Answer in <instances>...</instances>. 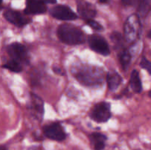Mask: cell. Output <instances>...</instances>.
<instances>
[{"label":"cell","mask_w":151,"mask_h":150,"mask_svg":"<svg viewBox=\"0 0 151 150\" xmlns=\"http://www.w3.org/2000/svg\"><path fill=\"white\" fill-rule=\"evenodd\" d=\"M91 119L98 123L108 121L111 117V104L106 101H102L96 104L91 111Z\"/></svg>","instance_id":"cell-4"},{"label":"cell","mask_w":151,"mask_h":150,"mask_svg":"<svg viewBox=\"0 0 151 150\" xmlns=\"http://www.w3.org/2000/svg\"><path fill=\"white\" fill-rule=\"evenodd\" d=\"M86 23L88 26H91V28L95 29V30L101 31L103 30V26H102L99 22H97L96 21H94V19H88V20L86 21Z\"/></svg>","instance_id":"cell-19"},{"label":"cell","mask_w":151,"mask_h":150,"mask_svg":"<svg viewBox=\"0 0 151 150\" xmlns=\"http://www.w3.org/2000/svg\"><path fill=\"white\" fill-rule=\"evenodd\" d=\"M111 41H113L114 45L116 46H121V45H122L123 40H122V35L119 32H113L111 34Z\"/></svg>","instance_id":"cell-18"},{"label":"cell","mask_w":151,"mask_h":150,"mask_svg":"<svg viewBox=\"0 0 151 150\" xmlns=\"http://www.w3.org/2000/svg\"><path fill=\"white\" fill-rule=\"evenodd\" d=\"M78 13L86 21L93 19L97 14V11L94 5L85 0H77Z\"/></svg>","instance_id":"cell-10"},{"label":"cell","mask_w":151,"mask_h":150,"mask_svg":"<svg viewBox=\"0 0 151 150\" xmlns=\"http://www.w3.org/2000/svg\"><path fill=\"white\" fill-rule=\"evenodd\" d=\"M58 36L62 42L68 45H79L85 41L83 32L77 26L68 24L59 26Z\"/></svg>","instance_id":"cell-2"},{"label":"cell","mask_w":151,"mask_h":150,"mask_svg":"<svg viewBox=\"0 0 151 150\" xmlns=\"http://www.w3.org/2000/svg\"><path fill=\"white\" fill-rule=\"evenodd\" d=\"M88 44L93 51L102 55L107 56L110 54V49L107 41L100 35H91L88 38Z\"/></svg>","instance_id":"cell-6"},{"label":"cell","mask_w":151,"mask_h":150,"mask_svg":"<svg viewBox=\"0 0 151 150\" xmlns=\"http://www.w3.org/2000/svg\"><path fill=\"white\" fill-rule=\"evenodd\" d=\"M47 11V6L42 0H27L24 13L27 15L42 14Z\"/></svg>","instance_id":"cell-11"},{"label":"cell","mask_w":151,"mask_h":150,"mask_svg":"<svg viewBox=\"0 0 151 150\" xmlns=\"http://www.w3.org/2000/svg\"><path fill=\"white\" fill-rule=\"evenodd\" d=\"M30 110L32 113L35 116V117L39 119H42L44 113V101L38 96L35 94H31V102H30Z\"/></svg>","instance_id":"cell-12"},{"label":"cell","mask_w":151,"mask_h":150,"mask_svg":"<svg viewBox=\"0 0 151 150\" xmlns=\"http://www.w3.org/2000/svg\"><path fill=\"white\" fill-rule=\"evenodd\" d=\"M142 26L139 17L137 15H131L127 19L124 26V36L128 43H134L140 36Z\"/></svg>","instance_id":"cell-3"},{"label":"cell","mask_w":151,"mask_h":150,"mask_svg":"<svg viewBox=\"0 0 151 150\" xmlns=\"http://www.w3.org/2000/svg\"><path fill=\"white\" fill-rule=\"evenodd\" d=\"M109 1V0H99V2L102 3V4H105V3H107Z\"/></svg>","instance_id":"cell-24"},{"label":"cell","mask_w":151,"mask_h":150,"mask_svg":"<svg viewBox=\"0 0 151 150\" xmlns=\"http://www.w3.org/2000/svg\"><path fill=\"white\" fill-rule=\"evenodd\" d=\"M7 51L11 59L19 62L21 64L29 63L27 50L23 44L20 43H13L7 46Z\"/></svg>","instance_id":"cell-5"},{"label":"cell","mask_w":151,"mask_h":150,"mask_svg":"<svg viewBox=\"0 0 151 150\" xmlns=\"http://www.w3.org/2000/svg\"><path fill=\"white\" fill-rule=\"evenodd\" d=\"M54 71L57 74H62V71L60 70V69L58 68H54Z\"/></svg>","instance_id":"cell-23"},{"label":"cell","mask_w":151,"mask_h":150,"mask_svg":"<svg viewBox=\"0 0 151 150\" xmlns=\"http://www.w3.org/2000/svg\"><path fill=\"white\" fill-rule=\"evenodd\" d=\"M1 2H2V0H0V7H1Z\"/></svg>","instance_id":"cell-26"},{"label":"cell","mask_w":151,"mask_h":150,"mask_svg":"<svg viewBox=\"0 0 151 150\" xmlns=\"http://www.w3.org/2000/svg\"><path fill=\"white\" fill-rule=\"evenodd\" d=\"M3 68L8 69L13 72H16V73H19L22 71V64L13 59L8 60L5 64L3 65Z\"/></svg>","instance_id":"cell-17"},{"label":"cell","mask_w":151,"mask_h":150,"mask_svg":"<svg viewBox=\"0 0 151 150\" xmlns=\"http://www.w3.org/2000/svg\"><path fill=\"white\" fill-rule=\"evenodd\" d=\"M44 3H49V4H55L57 0H42Z\"/></svg>","instance_id":"cell-22"},{"label":"cell","mask_w":151,"mask_h":150,"mask_svg":"<svg viewBox=\"0 0 151 150\" xmlns=\"http://www.w3.org/2000/svg\"><path fill=\"white\" fill-rule=\"evenodd\" d=\"M108 86L111 91H115L122 82V76L116 71H110L106 76Z\"/></svg>","instance_id":"cell-13"},{"label":"cell","mask_w":151,"mask_h":150,"mask_svg":"<svg viewBox=\"0 0 151 150\" xmlns=\"http://www.w3.org/2000/svg\"><path fill=\"white\" fill-rule=\"evenodd\" d=\"M0 150H7V149L4 146H0Z\"/></svg>","instance_id":"cell-25"},{"label":"cell","mask_w":151,"mask_h":150,"mask_svg":"<svg viewBox=\"0 0 151 150\" xmlns=\"http://www.w3.org/2000/svg\"><path fill=\"white\" fill-rule=\"evenodd\" d=\"M74 76L81 84L87 86H97L103 82L104 72L101 68L88 65H81L72 69Z\"/></svg>","instance_id":"cell-1"},{"label":"cell","mask_w":151,"mask_h":150,"mask_svg":"<svg viewBox=\"0 0 151 150\" xmlns=\"http://www.w3.org/2000/svg\"><path fill=\"white\" fill-rule=\"evenodd\" d=\"M50 14L52 17L61 21H73L78 18L70 7L65 5L55 6L50 10Z\"/></svg>","instance_id":"cell-8"},{"label":"cell","mask_w":151,"mask_h":150,"mask_svg":"<svg viewBox=\"0 0 151 150\" xmlns=\"http://www.w3.org/2000/svg\"><path fill=\"white\" fill-rule=\"evenodd\" d=\"M119 61L124 70H126L129 66L131 61V54L127 49H124L120 51L119 54Z\"/></svg>","instance_id":"cell-16"},{"label":"cell","mask_w":151,"mask_h":150,"mask_svg":"<svg viewBox=\"0 0 151 150\" xmlns=\"http://www.w3.org/2000/svg\"><path fill=\"white\" fill-rule=\"evenodd\" d=\"M140 66L142 68H143L144 69L147 70L148 71V73L151 74V63L150 62L147 60L146 57H142L141 62H140Z\"/></svg>","instance_id":"cell-20"},{"label":"cell","mask_w":151,"mask_h":150,"mask_svg":"<svg viewBox=\"0 0 151 150\" xmlns=\"http://www.w3.org/2000/svg\"><path fill=\"white\" fill-rule=\"evenodd\" d=\"M106 139L107 138L106 135L97 132L91 134L90 136L91 145L95 150H103L105 148V142Z\"/></svg>","instance_id":"cell-14"},{"label":"cell","mask_w":151,"mask_h":150,"mask_svg":"<svg viewBox=\"0 0 151 150\" xmlns=\"http://www.w3.org/2000/svg\"><path fill=\"white\" fill-rule=\"evenodd\" d=\"M130 85L133 91L137 94L141 93L142 90V85L141 79L139 77V72L137 70H134L131 72V79H130Z\"/></svg>","instance_id":"cell-15"},{"label":"cell","mask_w":151,"mask_h":150,"mask_svg":"<svg viewBox=\"0 0 151 150\" xmlns=\"http://www.w3.org/2000/svg\"><path fill=\"white\" fill-rule=\"evenodd\" d=\"M44 132L47 138L54 141H63L66 136L63 126L58 122L46 125L44 127Z\"/></svg>","instance_id":"cell-7"},{"label":"cell","mask_w":151,"mask_h":150,"mask_svg":"<svg viewBox=\"0 0 151 150\" xmlns=\"http://www.w3.org/2000/svg\"><path fill=\"white\" fill-rule=\"evenodd\" d=\"M137 0H122V3L126 6L134 5V4L137 2Z\"/></svg>","instance_id":"cell-21"},{"label":"cell","mask_w":151,"mask_h":150,"mask_svg":"<svg viewBox=\"0 0 151 150\" xmlns=\"http://www.w3.org/2000/svg\"><path fill=\"white\" fill-rule=\"evenodd\" d=\"M4 17L10 23L13 24L18 27H22L30 23L31 19L24 16L19 12L13 10H7L4 13Z\"/></svg>","instance_id":"cell-9"}]
</instances>
